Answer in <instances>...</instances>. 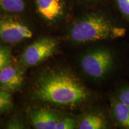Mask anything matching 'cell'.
Returning <instances> with one entry per match:
<instances>
[{"label":"cell","instance_id":"6da1fadb","mask_svg":"<svg viewBox=\"0 0 129 129\" xmlns=\"http://www.w3.org/2000/svg\"><path fill=\"white\" fill-rule=\"evenodd\" d=\"M40 101L59 105H78L88 99L83 84L72 74L64 72L50 73L43 77L35 90Z\"/></svg>","mask_w":129,"mask_h":129},{"label":"cell","instance_id":"7a4b0ae2","mask_svg":"<svg viewBox=\"0 0 129 129\" xmlns=\"http://www.w3.org/2000/svg\"><path fill=\"white\" fill-rule=\"evenodd\" d=\"M126 29L117 25L105 14L92 13L77 20L70 30V38L78 43H86L124 37Z\"/></svg>","mask_w":129,"mask_h":129},{"label":"cell","instance_id":"3957f363","mask_svg":"<svg viewBox=\"0 0 129 129\" xmlns=\"http://www.w3.org/2000/svg\"><path fill=\"white\" fill-rule=\"evenodd\" d=\"M115 55L107 48H99L88 51L81 59V67L84 73L94 80H101L114 68Z\"/></svg>","mask_w":129,"mask_h":129},{"label":"cell","instance_id":"277c9868","mask_svg":"<svg viewBox=\"0 0 129 129\" xmlns=\"http://www.w3.org/2000/svg\"><path fill=\"white\" fill-rule=\"evenodd\" d=\"M57 47L56 40L43 37L29 45L22 56V63L25 67H33L51 56Z\"/></svg>","mask_w":129,"mask_h":129},{"label":"cell","instance_id":"5b68a950","mask_svg":"<svg viewBox=\"0 0 129 129\" xmlns=\"http://www.w3.org/2000/svg\"><path fill=\"white\" fill-rule=\"evenodd\" d=\"M32 30L17 17L12 16H0V40L16 43L32 37Z\"/></svg>","mask_w":129,"mask_h":129},{"label":"cell","instance_id":"8992f818","mask_svg":"<svg viewBox=\"0 0 129 129\" xmlns=\"http://www.w3.org/2000/svg\"><path fill=\"white\" fill-rule=\"evenodd\" d=\"M35 3L38 14L49 23L56 22L64 15V0H35Z\"/></svg>","mask_w":129,"mask_h":129},{"label":"cell","instance_id":"52a82bcc","mask_svg":"<svg viewBox=\"0 0 129 129\" xmlns=\"http://www.w3.org/2000/svg\"><path fill=\"white\" fill-rule=\"evenodd\" d=\"M23 82L22 71L14 64H8L0 72V85L9 90H17Z\"/></svg>","mask_w":129,"mask_h":129},{"label":"cell","instance_id":"ba28073f","mask_svg":"<svg viewBox=\"0 0 129 129\" xmlns=\"http://www.w3.org/2000/svg\"><path fill=\"white\" fill-rule=\"evenodd\" d=\"M29 116L32 124L37 129H55L59 120L56 113L44 109L31 111Z\"/></svg>","mask_w":129,"mask_h":129},{"label":"cell","instance_id":"9c48e42d","mask_svg":"<svg viewBox=\"0 0 129 129\" xmlns=\"http://www.w3.org/2000/svg\"><path fill=\"white\" fill-rule=\"evenodd\" d=\"M112 115L115 123L122 128L129 129V108L120 101L117 96L111 99Z\"/></svg>","mask_w":129,"mask_h":129},{"label":"cell","instance_id":"30bf717a","mask_svg":"<svg viewBox=\"0 0 129 129\" xmlns=\"http://www.w3.org/2000/svg\"><path fill=\"white\" fill-rule=\"evenodd\" d=\"M106 118L101 113L90 112L85 114L77 125L80 129H105L108 128Z\"/></svg>","mask_w":129,"mask_h":129},{"label":"cell","instance_id":"8fae6325","mask_svg":"<svg viewBox=\"0 0 129 129\" xmlns=\"http://www.w3.org/2000/svg\"><path fill=\"white\" fill-rule=\"evenodd\" d=\"M25 9V0H0V9L6 12L18 13Z\"/></svg>","mask_w":129,"mask_h":129},{"label":"cell","instance_id":"7c38bea8","mask_svg":"<svg viewBox=\"0 0 129 129\" xmlns=\"http://www.w3.org/2000/svg\"><path fill=\"white\" fill-rule=\"evenodd\" d=\"M12 105V96L9 90L0 88V114L11 108Z\"/></svg>","mask_w":129,"mask_h":129},{"label":"cell","instance_id":"4fadbf2b","mask_svg":"<svg viewBox=\"0 0 129 129\" xmlns=\"http://www.w3.org/2000/svg\"><path fill=\"white\" fill-rule=\"evenodd\" d=\"M122 17L129 25V0H114Z\"/></svg>","mask_w":129,"mask_h":129},{"label":"cell","instance_id":"5bb4252c","mask_svg":"<svg viewBox=\"0 0 129 129\" xmlns=\"http://www.w3.org/2000/svg\"><path fill=\"white\" fill-rule=\"evenodd\" d=\"M11 53L9 48L0 46V72L10 63Z\"/></svg>","mask_w":129,"mask_h":129},{"label":"cell","instance_id":"9a60e30c","mask_svg":"<svg viewBox=\"0 0 129 129\" xmlns=\"http://www.w3.org/2000/svg\"><path fill=\"white\" fill-rule=\"evenodd\" d=\"M77 122L72 118H65L58 121L55 129H73L77 126Z\"/></svg>","mask_w":129,"mask_h":129},{"label":"cell","instance_id":"2e32d148","mask_svg":"<svg viewBox=\"0 0 129 129\" xmlns=\"http://www.w3.org/2000/svg\"><path fill=\"white\" fill-rule=\"evenodd\" d=\"M116 96L129 108V85H122L118 88Z\"/></svg>","mask_w":129,"mask_h":129},{"label":"cell","instance_id":"e0dca14e","mask_svg":"<svg viewBox=\"0 0 129 129\" xmlns=\"http://www.w3.org/2000/svg\"><path fill=\"white\" fill-rule=\"evenodd\" d=\"M7 128L10 129H17V128H24L23 124L20 121L18 120H13L10 121L7 125Z\"/></svg>","mask_w":129,"mask_h":129},{"label":"cell","instance_id":"ac0fdd59","mask_svg":"<svg viewBox=\"0 0 129 129\" xmlns=\"http://www.w3.org/2000/svg\"><path fill=\"white\" fill-rule=\"evenodd\" d=\"M85 1H87V2H95V1H98L100 0H84Z\"/></svg>","mask_w":129,"mask_h":129}]
</instances>
